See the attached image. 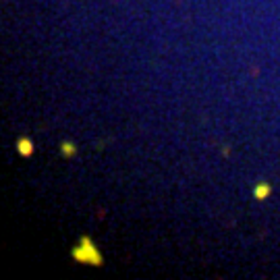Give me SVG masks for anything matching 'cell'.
<instances>
[{"mask_svg":"<svg viewBox=\"0 0 280 280\" xmlns=\"http://www.w3.org/2000/svg\"><path fill=\"white\" fill-rule=\"evenodd\" d=\"M272 195V185L268 181H262L253 187V197L258 199V201H263V199H268Z\"/></svg>","mask_w":280,"mask_h":280,"instance_id":"3","label":"cell"},{"mask_svg":"<svg viewBox=\"0 0 280 280\" xmlns=\"http://www.w3.org/2000/svg\"><path fill=\"white\" fill-rule=\"evenodd\" d=\"M15 147H17V154L21 156V158H31L34 152H35V145H34V141H31L29 137H19Z\"/></svg>","mask_w":280,"mask_h":280,"instance_id":"2","label":"cell"},{"mask_svg":"<svg viewBox=\"0 0 280 280\" xmlns=\"http://www.w3.org/2000/svg\"><path fill=\"white\" fill-rule=\"evenodd\" d=\"M77 154V145L73 141H62L60 143V156L62 158H73Z\"/></svg>","mask_w":280,"mask_h":280,"instance_id":"4","label":"cell"},{"mask_svg":"<svg viewBox=\"0 0 280 280\" xmlns=\"http://www.w3.org/2000/svg\"><path fill=\"white\" fill-rule=\"evenodd\" d=\"M73 260L79 263H89V266H104V258L98 251V247L93 245L89 237H81V243L73 247Z\"/></svg>","mask_w":280,"mask_h":280,"instance_id":"1","label":"cell"}]
</instances>
